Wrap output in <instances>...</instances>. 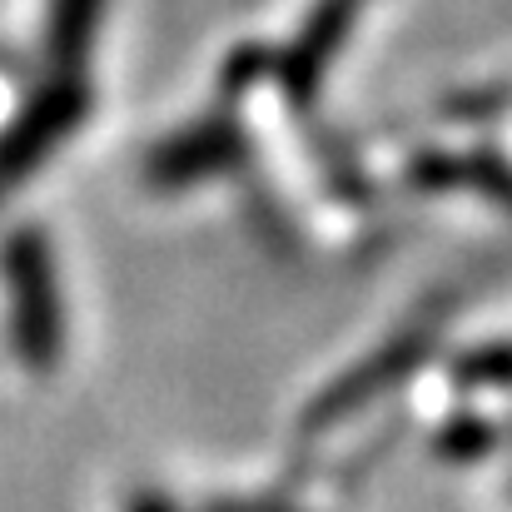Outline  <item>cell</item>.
<instances>
[{
	"instance_id": "cell-1",
	"label": "cell",
	"mask_w": 512,
	"mask_h": 512,
	"mask_svg": "<svg viewBox=\"0 0 512 512\" xmlns=\"http://www.w3.org/2000/svg\"><path fill=\"white\" fill-rule=\"evenodd\" d=\"M0 279H5V309H10V348L30 373H55L65 358V294H60V264L45 229L25 224L0 244Z\"/></svg>"
},
{
	"instance_id": "cell-3",
	"label": "cell",
	"mask_w": 512,
	"mask_h": 512,
	"mask_svg": "<svg viewBox=\"0 0 512 512\" xmlns=\"http://www.w3.org/2000/svg\"><path fill=\"white\" fill-rule=\"evenodd\" d=\"M239 155V135H234V120H199L189 130H179L170 140H160L145 160V179L155 189H184L204 174L224 170L229 160Z\"/></svg>"
},
{
	"instance_id": "cell-4",
	"label": "cell",
	"mask_w": 512,
	"mask_h": 512,
	"mask_svg": "<svg viewBox=\"0 0 512 512\" xmlns=\"http://www.w3.org/2000/svg\"><path fill=\"white\" fill-rule=\"evenodd\" d=\"M105 10H110V0H50V15H45V60H50V70H85L90 75Z\"/></svg>"
},
{
	"instance_id": "cell-2",
	"label": "cell",
	"mask_w": 512,
	"mask_h": 512,
	"mask_svg": "<svg viewBox=\"0 0 512 512\" xmlns=\"http://www.w3.org/2000/svg\"><path fill=\"white\" fill-rule=\"evenodd\" d=\"M95 110V85L85 70H50L30 90L20 115L0 130V199H10Z\"/></svg>"
},
{
	"instance_id": "cell-5",
	"label": "cell",
	"mask_w": 512,
	"mask_h": 512,
	"mask_svg": "<svg viewBox=\"0 0 512 512\" xmlns=\"http://www.w3.org/2000/svg\"><path fill=\"white\" fill-rule=\"evenodd\" d=\"M135 512H170L160 498H145V503H135Z\"/></svg>"
}]
</instances>
